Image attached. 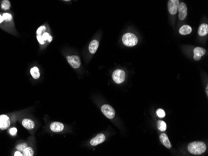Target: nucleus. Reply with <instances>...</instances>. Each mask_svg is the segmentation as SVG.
I'll return each mask as SVG.
<instances>
[{
  "label": "nucleus",
  "instance_id": "obj_16",
  "mask_svg": "<svg viewBox=\"0 0 208 156\" xmlns=\"http://www.w3.org/2000/svg\"><path fill=\"white\" fill-rule=\"evenodd\" d=\"M179 34L181 35H188L190 34L192 32V28L188 25H184L179 29Z\"/></svg>",
  "mask_w": 208,
  "mask_h": 156
},
{
  "label": "nucleus",
  "instance_id": "obj_29",
  "mask_svg": "<svg viewBox=\"0 0 208 156\" xmlns=\"http://www.w3.org/2000/svg\"><path fill=\"white\" fill-rule=\"evenodd\" d=\"M3 21H4V20H3V16H1V15H0V23H1Z\"/></svg>",
  "mask_w": 208,
  "mask_h": 156
},
{
  "label": "nucleus",
  "instance_id": "obj_9",
  "mask_svg": "<svg viewBox=\"0 0 208 156\" xmlns=\"http://www.w3.org/2000/svg\"><path fill=\"white\" fill-rule=\"evenodd\" d=\"M105 136L103 134H98L95 138L91 139V144L93 146H96L103 143L105 141Z\"/></svg>",
  "mask_w": 208,
  "mask_h": 156
},
{
  "label": "nucleus",
  "instance_id": "obj_7",
  "mask_svg": "<svg viewBox=\"0 0 208 156\" xmlns=\"http://www.w3.org/2000/svg\"><path fill=\"white\" fill-rule=\"evenodd\" d=\"M178 11L179 12V19L180 20H184L187 16L188 14V9L186 4L181 2L179 4Z\"/></svg>",
  "mask_w": 208,
  "mask_h": 156
},
{
  "label": "nucleus",
  "instance_id": "obj_5",
  "mask_svg": "<svg viewBox=\"0 0 208 156\" xmlns=\"http://www.w3.org/2000/svg\"><path fill=\"white\" fill-rule=\"evenodd\" d=\"M179 4V0H168V9L169 13L171 15H174L177 13Z\"/></svg>",
  "mask_w": 208,
  "mask_h": 156
},
{
  "label": "nucleus",
  "instance_id": "obj_17",
  "mask_svg": "<svg viewBox=\"0 0 208 156\" xmlns=\"http://www.w3.org/2000/svg\"><path fill=\"white\" fill-rule=\"evenodd\" d=\"M31 74L32 75V77L34 79H38L40 77V72L39 70L37 67H32L31 70H30Z\"/></svg>",
  "mask_w": 208,
  "mask_h": 156
},
{
  "label": "nucleus",
  "instance_id": "obj_19",
  "mask_svg": "<svg viewBox=\"0 0 208 156\" xmlns=\"http://www.w3.org/2000/svg\"><path fill=\"white\" fill-rule=\"evenodd\" d=\"M158 129L161 131H164L167 130V124L163 121H158L157 122Z\"/></svg>",
  "mask_w": 208,
  "mask_h": 156
},
{
  "label": "nucleus",
  "instance_id": "obj_8",
  "mask_svg": "<svg viewBox=\"0 0 208 156\" xmlns=\"http://www.w3.org/2000/svg\"><path fill=\"white\" fill-rule=\"evenodd\" d=\"M10 125V119H9V118L7 115H0V129L5 130L8 128Z\"/></svg>",
  "mask_w": 208,
  "mask_h": 156
},
{
  "label": "nucleus",
  "instance_id": "obj_1",
  "mask_svg": "<svg viewBox=\"0 0 208 156\" xmlns=\"http://www.w3.org/2000/svg\"><path fill=\"white\" fill-rule=\"evenodd\" d=\"M188 149L189 152L192 154L200 155L206 151V146L203 142L195 141L188 145Z\"/></svg>",
  "mask_w": 208,
  "mask_h": 156
},
{
  "label": "nucleus",
  "instance_id": "obj_28",
  "mask_svg": "<svg viewBox=\"0 0 208 156\" xmlns=\"http://www.w3.org/2000/svg\"><path fill=\"white\" fill-rule=\"evenodd\" d=\"M15 156H22V154L21 153V151H16V152H15V155H14Z\"/></svg>",
  "mask_w": 208,
  "mask_h": 156
},
{
  "label": "nucleus",
  "instance_id": "obj_10",
  "mask_svg": "<svg viewBox=\"0 0 208 156\" xmlns=\"http://www.w3.org/2000/svg\"><path fill=\"white\" fill-rule=\"evenodd\" d=\"M194 59L195 60L198 61L201 58V57L204 55L206 53V50L202 47H197L194 49Z\"/></svg>",
  "mask_w": 208,
  "mask_h": 156
},
{
  "label": "nucleus",
  "instance_id": "obj_23",
  "mask_svg": "<svg viewBox=\"0 0 208 156\" xmlns=\"http://www.w3.org/2000/svg\"><path fill=\"white\" fill-rule=\"evenodd\" d=\"M46 30V26H42L39 27L38 29H37V31H36L37 35H42V33L45 32Z\"/></svg>",
  "mask_w": 208,
  "mask_h": 156
},
{
  "label": "nucleus",
  "instance_id": "obj_20",
  "mask_svg": "<svg viewBox=\"0 0 208 156\" xmlns=\"http://www.w3.org/2000/svg\"><path fill=\"white\" fill-rule=\"evenodd\" d=\"M10 2L8 0H3L1 3V8L4 10H8L10 8Z\"/></svg>",
  "mask_w": 208,
  "mask_h": 156
},
{
  "label": "nucleus",
  "instance_id": "obj_6",
  "mask_svg": "<svg viewBox=\"0 0 208 156\" xmlns=\"http://www.w3.org/2000/svg\"><path fill=\"white\" fill-rule=\"evenodd\" d=\"M67 60L69 64L71 65V67L74 69H78L80 67V65H81L80 57L77 55L67 56Z\"/></svg>",
  "mask_w": 208,
  "mask_h": 156
},
{
  "label": "nucleus",
  "instance_id": "obj_24",
  "mask_svg": "<svg viewBox=\"0 0 208 156\" xmlns=\"http://www.w3.org/2000/svg\"><path fill=\"white\" fill-rule=\"evenodd\" d=\"M157 115L158 117L163 118L166 116V113H165V111L163 109H158L157 111Z\"/></svg>",
  "mask_w": 208,
  "mask_h": 156
},
{
  "label": "nucleus",
  "instance_id": "obj_13",
  "mask_svg": "<svg viewBox=\"0 0 208 156\" xmlns=\"http://www.w3.org/2000/svg\"><path fill=\"white\" fill-rule=\"evenodd\" d=\"M98 45H99V42L97 40H93L91 43H90L89 46V50L90 52L92 54H95L98 49Z\"/></svg>",
  "mask_w": 208,
  "mask_h": 156
},
{
  "label": "nucleus",
  "instance_id": "obj_2",
  "mask_svg": "<svg viewBox=\"0 0 208 156\" xmlns=\"http://www.w3.org/2000/svg\"><path fill=\"white\" fill-rule=\"evenodd\" d=\"M122 42L127 47H133L138 43V39L135 34L129 32L123 36Z\"/></svg>",
  "mask_w": 208,
  "mask_h": 156
},
{
  "label": "nucleus",
  "instance_id": "obj_26",
  "mask_svg": "<svg viewBox=\"0 0 208 156\" xmlns=\"http://www.w3.org/2000/svg\"><path fill=\"white\" fill-rule=\"evenodd\" d=\"M37 41H38L39 42V43L40 44H42V45H43L45 44V41L44 39H43V37H42V35H37Z\"/></svg>",
  "mask_w": 208,
  "mask_h": 156
},
{
  "label": "nucleus",
  "instance_id": "obj_15",
  "mask_svg": "<svg viewBox=\"0 0 208 156\" xmlns=\"http://www.w3.org/2000/svg\"><path fill=\"white\" fill-rule=\"evenodd\" d=\"M208 33V26L207 24H202L198 29V34L200 36H205Z\"/></svg>",
  "mask_w": 208,
  "mask_h": 156
},
{
  "label": "nucleus",
  "instance_id": "obj_30",
  "mask_svg": "<svg viewBox=\"0 0 208 156\" xmlns=\"http://www.w3.org/2000/svg\"><path fill=\"white\" fill-rule=\"evenodd\" d=\"M206 93L207 94H208V87H206Z\"/></svg>",
  "mask_w": 208,
  "mask_h": 156
},
{
  "label": "nucleus",
  "instance_id": "obj_4",
  "mask_svg": "<svg viewBox=\"0 0 208 156\" xmlns=\"http://www.w3.org/2000/svg\"><path fill=\"white\" fill-rule=\"evenodd\" d=\"M103 114L108 119H113L115 117V111L114 109L109 105H104L101 108Z\"/></svg>",
  "mask_w": 208,
  "mask_h": 156
},
{
  "label": "nucleus",
  "instance_id": "obj_25",
  "mask_svg": "<svg viewBox=\"0 0 208 156\" xmlns=\"http://www.w3.org/2000/svg\"><path fill=\"white\" fill-rule=\"evenodd\" d=\"M27 147V145L26 143H23V144H19L16 146V149L17 150H18L19 151H22L25 148H26Z\"/></svg>",
  "mask_w": 208,
  "mask_h": 156
},
{
  "label": "nucleus",
  "instance_id": "obj_3",
  "mask_svg": "<svg viewBox=\"0 0 208 156\" xmlns=\"http://www.w3.org/2000/svg\"><path fill=\"white\" fill-rule=\"evenodd\" d=\"M113 80L116 83L120 84L124 82L125 79V73L124 70L118 69L115 70L112 74Z\"/></svg>",
  "mask_w": 208,
  "mask_h": 156
},
{
  "label": "nucleus",
  "instance_id": "obj_27",
  "mask_svg": "<svg viewBox=\"0 0 208 156\" xmlns=\"http://www.w3.org/2000/svg\"><path fill=\"white\" fill-rule=\"evenodd\" d=\"M9 133L13 136L15 135L17 133V129L15 128V127H12V128H11L10 130H9Z\"/></svg>",
  "mask_w": 208,
  "mask_h": 156
},
{
  "label": "nucleus",
  "instance_id": "obj_12",
  "mask_svg": "<svg viewBox=\"0 0 208 156\" xmlns=\"http://www.w3.org/2000/svg\"><path fill=\"white\" fill-rule=\"evenodd\" d=\"M160 139L161 143H162L165 147L170 149L171 148V144L170 143V141L168 138V136L167 134H162L160 136Z\"/></svg>",
  "mask_w": 208,
  "mask_h": 156
},
{
  "label": "nucleus",
  "instance_id": "obj_18",
  "mask_svg": "<svg viewBox=\"0 0 208 156\" xmlns=\"http://www.w3.org/2000/svg\"><path fill=\"white\" fill-rule=\"evenodd\" d=\"M34 155V150L30 147H27L22 150V155L32 156Z\"/></svg>",
  "mask_w": 208,
  "mask_h": 156
},
{
  "label": "nucleus",
  "instance_id": "obj_14",
  "mask_svg": "<svg viewBox=\"0 0 208 156\" xmlns=\"http://www.w3.org/2000/svg\"><path fill=\"white\" fill-rule=\"evenodd\" d=\"M22 125L27 129H32L35 126V124L34 121H32L30 119H25L22 120Z\"/></svg>",
  "mask_w": 208,
  "mask_h": 156
},
{
  "label": "nucleus",
  "instance_id": "obj_31",
  "mask_svg": "<svg viewBox=\"0 0 208 156\" xmlns=\"http://www.w3.org/2000/svg\"><path fill=\"white\" fill-rule=\"evenodd\" d=\"M64 1H70V0H64Z\"/></svg>",
  "mask_w": 208,
  "mask_h": 156
},
{
  "label": "nucleus",
  "instance_id": "obj_22",
  "mask_svg": "<svg viewBox=\"0 0 208 156\" xmlns=\"http://www.w3.org/2000/svg\"><path fill=\"white\" fill-rule=\"evenodd\" d=\"M3 17L4 21L7 22L11 21L12 20V16L11 14H9V13H4L3 15Z\"/></svg>",
  "mask_w": 208,
  "mask_h": 156
},
{
  "label": "nucleus",
  "instance_id": "obj_11",
  "mask_svg": "<svg viewBox=\"0 0 208 156\" xmlns=\"http://www.w3.org/2000/svg\"><path fill=\"white\" fill-rule=\"evenodd\" d=\"M64 128V126L63 123L60 122H54L50 125V129L52 131L55 133H59L63 131Z\"/></svg>",
  "mask_w": 208,
  "mask_h": 156
},
{
  "label": "nucleus",
  "instance_id": "obj_21",
  "mask_svg": "<svg viewBox=\"0 0 208 156\" xmlns=\"http://www.w3.org/2000/svg\"><path fill=\"white\" fill-rule=\"evenodd\" d=\"M42 36L45 41H48L49 42H51L52 41H53V37H52L48 32H44Z\"/></svg>",
  "mask_w": 208,
  "mask_h": 156
}]
</instances>
